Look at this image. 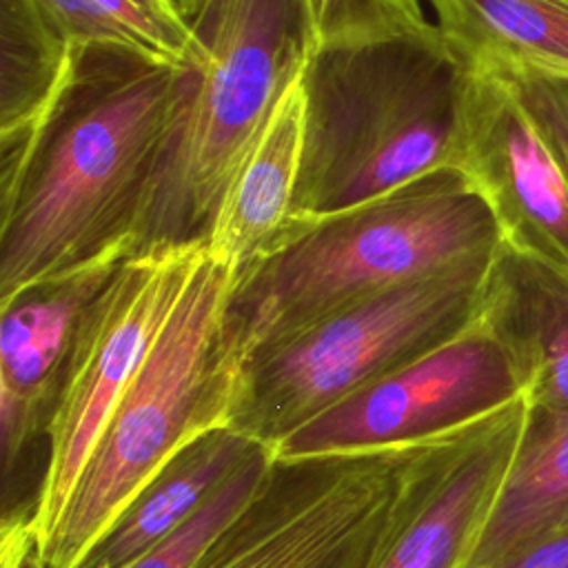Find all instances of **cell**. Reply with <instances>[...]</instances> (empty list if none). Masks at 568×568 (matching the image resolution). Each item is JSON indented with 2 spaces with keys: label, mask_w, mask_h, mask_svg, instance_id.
<instances>
[{
  "label": "cell",
  "mask_w": 568,
  "mask_h": 568,
  "mask_svg": "<svg viewBox=\"0 0 568 568\" xmlns=\"http://www.w3.org/2000/svg\"><path fill=\"white\" fill-rule=\"evenodd\" d=\"M197 67L89 49L47 120L2 149L0 304L129 246ZM133 255V251H131Z\"/></svg>",
  "instance_id": "cell-1"
},
{
  "label": "cell",
  "mask_w": 568,
  "mask_h": 568,
  "mask_svg": "<svg viewBox=\"0 0 568 568\" xmlns=\"http://www.w3.org/2000/svg\"><path fill=\"white\" fill-rule=\"evenodd\" d=\"M464 67L433 20L308 53L304 151L291 222H315L455 169Z\"/></svg>",
  "instance_id": "cell-2"
},
{
  "label": "cell",
  "mask_w": 568,
  "mask_h": 568,
  "mask_svg": "<svg viewBox=\"0 0 568 568\" xmlns=\"http://www.w3.org/2000/svg\"><path fill=\"white\" fill-rule=\"evenodd\" d=\"M499 226L455 169H439L355 209L288 222L280 242L235 280L224 342L242 362L322 317L410 280L493 257Z\"/></svg>",
  "instance_id": "cell-3"
},
{
  "label": "cell",
  "mask_w": 568,
  "mask_h": 568,
  "mask_svg": "<svg viewBox=\"0 0 568 568\" xmlns=\"http://www.w3.org/2000/svg\"><path fill=\"white\" fill-rule=\"evenodd\" d=\"M233 286L235 273L204 251L111 413L53 535L38 550L40 568H75L173 455L229 426L240 375L224 342Z\"/></svg>",
  "instance_id": "cell-4"
},
{
  "label": "cell",
  "mask_w": 568,
  "mask_h": 568,
  "mask_svg": "<svg viewBox=\"0 0 568 568\" xmlns=\"http://www.w3.org/2000/svg\"><path fill=\"white\" fill-rule=\"evenodd\" d=\"M197 87L140 206L131 251L204 246L220 200L308 47L300 0H209Z\"/></svg>",
  "instance_id": "cell-5"
},
{
  "label": "cell",
  "mask_w": 568,
  "mask_h": 568,
  "mask_svg": "<svg viewBox=\"0 0 568 568\" xmlns=\"http://www.w3.org/2000/svg\"><path fill=\"white\" fill-rule=\"evenodd\" d=\"M495 257L364 297L255 351L240 366L229 428L273 450L333 404L453 339L479 317Z\"/></svg>",
  "instance_id": "cell-6"
},
{
  "label": "cell",
  "mask_w": 568,
  "mask_h": 568,
  "mask_svg": "<svg viewBox=\"0 0 568 568\" xmlns=\"http://www.w3.org/2000/svg\"><path fill=\"white\" fill-rule=\"evenodd\" d=\"M462 430L364 453L275 457L191 568H375Z\"/></svg>",
  "instance_id": "cell-7"
},
{
  "label": "cell",
  "mask_w": 568,
  "mask_h": 568,
  "mask_svg": "<svg viewBox=\"0 0 568 568\" xmlns=\"http://www.w3.org/2000/svg\"><path fill=\"white\" fill-rule=\"evenodd\" d=\"M202 255L204 246L129 255L82 317L44 433L47 455L31 508L38 550L53 535L111 413Z\"/></svg>",
  "instance_id": "cell-8"
},
{
  "label": "cell",
  "mask_w": 568,
  "mask_h": 568,
  "mask_svg": "<svg viewBox=\"0 0 568 568\" xmlns=\"http://www.w3.org/2000/svg\"><path fill=\"white\" fill-rule=\"evenodd\" d=\"M524 397L519 366L479 313L459 335L286 435L282 459L393 448L470 426Z\"/></svg>",
  "instance_id": "cell-9"
},
{
  "label": "cell",
  "mask_w": 568,
  "mask_h": 568,
  "mask_svg": "<svg viewBox=\"0 0 568 568\" xmlns=\"http://www.w3.org/2000/svg\"><path fill=\"white\" fill-rule=\"evenodd\" d=\"M455 171L488 204L504 246L568 271V173L493 71L464 67Z\"/></svg>",
  "instance_id": "cell-10"
},
{
  "label": "cell",
  "mask_w": 568,
  "mask_h": 568,
  "mask_svg": "<svg viewBox=\"0 0 568 568\" xmlns=\"http://www.w3.org/2000/svg\"><path fill=\"white\" fill-rule=\"evenodd\" d=\"M131 255L118 246L100 257L36 282L0 304V444L4 486L24 448L47 433L64 366L89 306Z\"/></svg>",
  "instance_id": "cell-11"
},
{
  "label": "cell",
  "mask_w": 568,
  "mask_h": 568,
  "mask_svg": "<svg viewBox=\"0 0 568 568\" xmlns=\"http://www.w3.org/2000/svg\"><path fill=\"white\" fill-rule=\"evenodd\" d=\"M526 397L466 426L375 568H464L513 464Z\"/></svg>",
  "instance_id": "cell-12"
},
{
  "label": "cell",
  "mask_w": 568,
  "mask_h": 568,
  "mask_svg": "<svg viewBox=\"0 0 568 568\" xmlns=\"http://www.w3.org/2000/svg\"><path fill=\"white\" fill-rule=\"evenodd\" d=\"M304 115L306 95L300 71L280 95L220 200L204 251L229 266L235 280L280 242L293 217L302 173Z\"/></svg>",
  "instance_id": "cell-13"
},
{
  "label": "cell",
  "mask_w": 568,
  "mask_h": 568,
  "mask_svg": "<svg viewBox=\"0 0 568 568\" xmlns=\"http://www.w3.org/2000/svg\"><path fill=\"white\" fill-rule=\"evenodd\" d=\"M481 315L513 353L526 404L568 413V271L501 244Z\"/></svg>",
  "instance_id": "cell-14"
},
{
  "label": "cell",
  "mask_w": 568,
  "mask_h": 568,
  "mask_svg": "<svg viewBox=\"0 0 568 568\" xmlns=\"http://www.w3.org/2000/svg\"><path fill=\"white\" fill-rule=\"evenodd\" d=\"M257 444L229 426L189 442L124 506L75 568H126L140 559L186 524Z\"/></svg>",
  "instance_id": "cell-15"
},
{
  "label": "cell",
  "mask_w": 568,
  "mask_h": 568,
  "mask_svg": "<svg viewBox=\"0 0 568 568\" xmlns=\"http://www.w3.org/2000/svg\"><path fill=\"white\" fill-rule=\"evenodd\" d=\"M568 530V413L528 406L526 424L490 517L464 568H493Z\"/></svg>",
  "instance_id": "cell-16"
},
{
  "label": "cell",
  "mask_w": 568,
  "mask_h": 568,
  "mask_svg": "<svg viewBox=\"0 0 568 568\" xmlns=\"http://www.w3.org/2000/svg\"><path fill=\"white\" fill-rule=\"evenodd\" d=\"M459 64L568 75V0H426Z\"/></svg>",
  "instance_id": "cell-17"
},
{
  "label": "cell",
  "mask_w": 568,
  "mask_h": 568,
  "mask_svg": "<svg viewBox=\"0 0 568 568\" xmlns=\"http://www.w3.org/2000/svg\"><path fill=\"white\" fill-rule=\"evenodd\" d=\"M36 0H0V144L27 140L49 115L78 60Z\"/></svg>",
  "instance_id": "cell-18"
},
{
  "label": "cell",
  "mask_w": 568,
  "mask_h": 568,
  "mask_svg": "<svg viewBox=\"0 0 568 568\" xmlns=\"http://www.w3.org/2000/svg\"><path fill=\"white\" fill-rule=\"evenodd\" d=\"M75 51L118 49L173 67H202V40L155 20L133 0H36Z\"/></svg>",
  "instance_id": "cell-19"
},
{
  "label": "cell",
  "mask_w": 568,
  "mask_h": 568,
  "mask_svg": "<svg viewBox=\"0 0 568 568\" xmlns=\"http://www.w3.org/2000/svg\"><path fill=\"white\" fill-rule=\"evenodd\" d=\"M273 462V450L257 444L186 524L126 568H191L204 548L257 493Z\"/></svg>",
  "instance_id": "cell-20"
},
{
  "label": "cell",
  "mask_w": 568,
  "mask_h": 568,
  "mask_svg": "<svg viewBox=\"0 0 568 568\" xmlns=\"http://www.w3.org/2000/svg\"><path fill=\"white\" fill-rule=\"evenodd\" d=\"M308 53L337 40L359 38L415 18L388 7L384 0H300Z\"/></svg>",
  "instance_id": "cell-21"
},
{
  "label": "cell",
  "mask_w": 568,
  "mask_h": 568,
  "mask_svg": "<svg viewBox=\"0 0 568 568\" xmlns=\"http://www.w3.org/2000/svg\"><path fill=\"white\" fill-rule=\"evenodd\" d=\"M501 75L568 173V75L530 67L486 69Z\"/></svg>",
  "instance_id": "cell-22"
},
{
  "label": "cell",
  "mask_w": 568,
  "mask_h": 568,
  "mask_svg": "<svg viewBox=\"0 0 568 568\" xmlns=\"http://www.w3.org/2000/svg\"><path fill=\"white\" fill-rule=\"evenodd\" d=\"M0 568H40L31 510L2 515L0 526Z\"/></svg>",
  "instance_id": "cell-23"
},
{
  "label": "cell",
  "mask_w": 568,
  "mask_h": 568,
  "mask_svg": "<svg viewBox=\"0 0 568 568\" xmlns=\"http://www.w3.org/2000/svg\"><path fill=\"white\" fill-rule=\"evenodd\" d=\"M493 568H568V530L530 544Z\"/></svg>",
  "instance_id": "cell-24"
},
{
  "label": "cell",
  "mask_w": 568,
  "mask_h": 568,
  "mask_svg": "<svg viewBox=\"0 0 568 568\" xmlns=\"http://www.w3.org/2000/svg\"><path fill=\"white\" fill-rule=\"evenodd\" d=\"M138 7H142L144 11H149L155 20H160L162 24L171 27L173 31L186 36V38H195L200 40L197 31L180 16V11L175 9V4L171 0H133Z\"/></svg>",
  "instance_id": "cell-25"
},
{
  "label": "cell",
  "mask_w": 568,
  "mask_h": 568,
  "mask_svg": "<svg viewBox=\"0 0 568 568\" xmlns=\"http://www.w3.org/2000/svg\"><path fill=\"white\" fill-rule=\"evenodd\" d=\"M175 4V9L180 11V16L193 27L195 20L204 13L209 0H171Z\"/></svg>",
  "instance_id": "cell-26"
},
{
  "label": "cell",
  "mask_w": 568,
  "mask_h": 568,
  "mask_svg": "<svg viewBox=\"0 0 568 568\" xmlns=\"http://www.w3.org/2000/svg\"><path fill=\"white\" fill-rule=\"evenodd\" d=\"M384 2L397 11L415 16V18H430L426 0H384Z\"/></svg>",
  "instance_id": "cell-27"
}]
</instances>
